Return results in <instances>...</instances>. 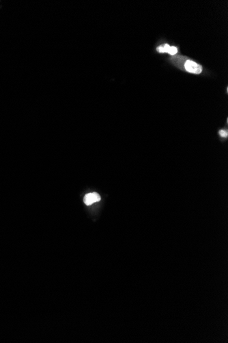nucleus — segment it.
I'll use <instances>...</instances> for the list:
<instances>
[{"instance_id": "obj_1", "label": "nucleus", "mask_w": 228, "mask_h": 343, "mask_svg": "<svg viewBox=\"0 0 228 343\" xmlns=\"http://www.w3.org/2000/svg\"><path fill=\"white\" fill-rule=\"evenodd\" d=\"M184 67L188 72L194 74H199L202 71V67L200 65L190 60L186 61Z\"/></svg>"}, {"instance_id": "obj_5", "label": "nucleus", "mask_w": 228, "mask_h": 343, "mask_svg": "<svg viewBox=\"0 0 228 343\" xmlns=\"http://www.w3.org/2000/svg\"><path fill=\"white\" fill-rule=\"evenodd\" d=\"M219 135L221 136V137H223V138H227V135H228V133L227 130H220L219 132Z\"/></svg>"}, {"instance_id": "obj_3", "label": "nucleus", "mask_w": 228, "mask_h": 343, "mask_svg": "<svg viewBox=\"0 0 228 343\" xmlns=\"http://www.w3.org/2000/svg\"><path fill=\"white\" fill-rule=\"evenodd\" d=\"M170 45L165 44V45H161V46H160V47H158L157 49V50L158 51V52L165 53V52H168V50H169V49H170Z\"/></svg>"}, {"instance_id": "obj_4", "label": "nucleus", "mask_w": 228, "mask_h": 343, "mask_svg": "<svg viewBox=\"0 0 228 343\" xmlns=\"http://www.w3.org/2000/svg\"><path fill=\"white\" fill-rule=\"evenodd\" d=\"M177 52H178V50L176 47H170V49H169L167 53H170V55H174V54H176V53H177Z\"/></svg>"}, {"instance_id": "obj_2", "label": "nucleus", "mask_w": 228, "mask_h": 343, "mask_svg": "<svg viewBox=\"0 0 228 343\" xmlns=\"http://www.w3.org/2000/svg\"><path fill=\"white\" fill-rule=\"evenodd\" d=\"M101 200V197L99 194L96 193H92L87 194L84 197V203H85L87 206H90L92 204L95 203V202L100 201Z\"/></svg>"}]
</instances>
